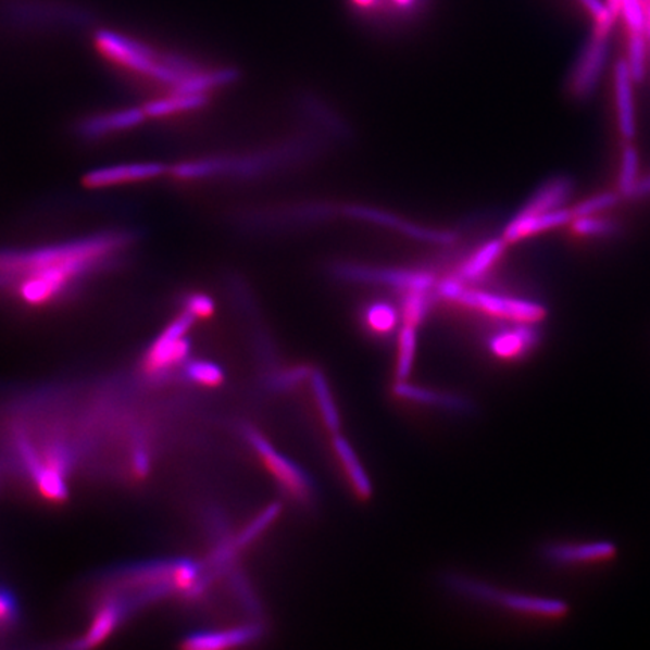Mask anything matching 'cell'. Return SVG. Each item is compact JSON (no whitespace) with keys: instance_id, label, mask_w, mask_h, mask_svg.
<instances>
[{"instance_id":"cell-9","label":"cell","mask_w":650,"mask_h":650,"mask_svg":"<svg viewBox=\"0 0 650 650\" xmlns=\"http://www.w3.org/2000/svg\"><path fill=\"white\" fill-rule=\"evenodd\" d=\"M610 58V37H592L583 47L570 76L567 91L578 101L589 100L597 92Z\"/></svg>"},{"instance_id":"cell-35","label":"cell","mask_w":650,"mask_h":650,"mask_svg":"<svg viewBox=\"0 0 650 650\" xmlns=\"http://www.w3.org/2000/svg\"><path fill=\"white\" fill-rule=\"evenodd\" d=\"M214 311V300L205 293H191L184 304V312L189 313L195 320L210 318Z\"/></svg>"},{"instance_id":"cell-7","label":"cell","mask_w":650,"mask_h":650,"mask_svg":"<svg viewBox=\"0 0 650 650\" xmlns=\"http://www.w3.org/2000/svg\"><path fill=\"white\" fill-rule=\"evenodd\" d=\"M195 321L193 316L184 312L160 333L145 354L143 366L148 374H164L187 359L191 347L189 332Z\"/></svg>"},{"instance_id":"cell-30","label":"cell","mask_w":650,"mask_h":650,"mask_svg":"<svg viewBox=\"0 0 650 650\" xmlns=\"http://www.w3.org/2000/svg\"><path fill=\"white\" fill-rule=\"evenodd\" d=\"M622 195L617 190H607L602 193L590 196L585 201L578 202L574 207L573 213L575 217H585V215H599L616 209L622 201Z\"/></svg>"},{"instance_id":"cell-3","label":"cell","mask_w":650,"mask_h":650,"mask_svg":"<svg viewBox=\"0 0 650 650\" xmlns=\"http://www.w3.org/2000/svg\"><path fill=\"white\" fill-rule=\"evenodd\" d=\"M437 291L442 299L458 301L464 307L514 324H539L547 316V309L536 301L476 291V289L465 288L460 279L442 282Z\"/></svg>"},{"instance_id":"cell-13","label":"cell","mask_w":650,"mask_h":650,"mask_svg":"<svg viewBox=\"0 0 650 650\" xmlns=\"http://www.w3.org/2000/svg\"><path fill=\"white\" fill-rule=\"evenodd\" d=\"M343 215L359 221L375 223V225L387 226V228L397 229L403 235L416 238V240L434 242V245H448L455 240V235L441 233V230L423 229L413 223L402 221L397 215L384 213L366 207H348L342 210Z\"/></svg>"},{"instance_id":"cell-40","label":"cell","mask_w":650,"mask_h":650,"mask_svg":"<svg viewBox=\"0 0 650 650\" xmlns=\"http://www.w3.org/2000/svg\"><path fill=\"white\" fill-rule=\"evenodd\" d=\"M646 18H648V37H650V0L645 2Z\"/></svg>"},{"instance_id":"cell-24","label":"cell","mask_w":650,"mask_h":650,"mask_svg":"<svg viewBox=\"0 0 650 650\" xmlns=\"http://www.w3.org/2000/svg\"><path fill=\"white\" fill-rule=\"evenodd\" d=\"M507 245L508 242L504 241L503 238L487 242L484 248L477 250V252L473 254L467 262H465L464 267L461 268V277H458V279H479L482 274L488 272V270L496 264L497 260H499L501 257V253L504 252Z\"/></svg>"},{"instance_id":"cell-8","label":"cell","mask_w":650,"mask_h":650,"mask_svg":"<svg viewBox=\"0 0 650 650\" xmlns=\"http://www.w3.org/2000/svg\"><path fill=\"white\" fill-rule=\"evenodd\" d=\"M245 436L257 455L260 457L262 464L279 480L282 487L299 500H308L312 496L313 484L311 477L296 462L282 455L279 450L274 449L272 442L262 437L257 429L246 428Z\"/></svg>"},{"instance_id":"cell-25","label":"cell","mask_w":650,"mask_h":650,"mask_svg":"<svg viewBox=\"0 0 650 650\" xmlns=\"http://www.w3.org/2000/svg\"><path fill=\"white\" fill-rule=\"evenodd\" d=\"M311 384L313 393H315L316 403L321 416H323L325 428L330 430L333 436L339 433L340 417L336 403L333 401L330 387H328L327 379H325L323 372L313 370L311 374Z\"/></svg>"},{"instance_id":"cell-16","label":"cell","mask_w":650,"mask_h":650,"mask_svg":"<svg viewBox=\"0 0 650 650\" xmlns=\"http://www.w3.org/2000/svg\"><path fill=\"white\" fill-rule=\"evenodd\" d=\"M147 120L148 116L143 108H128L88 117L82 123L80 133L86 139H101V137L115 135V133L132 130Z\"/></svg>"},{"instance_id":"cell-20","label":"cell","mask_w":650,"mask_h":650,"mask_svg":"<svg viewBox=\"0 0 650 650\" xmlns=\"http://www.w3.org/2000/svg\"><path fill=\"white\" fill-rule=\"evenodd\" d=\"M260 626H241L228 632L198 633L186 638L183 648L190 650H218L252 643L261 637Z\"/></svg>"},{"instance_id":"cell-19","label":"cell","mask_w":650,"mask_h":650,"mask_svg":"<svg viewBox=\"0 0 650 650\" xmlns=\"http://www.w3.org/2000/svg\"><path fill=\"white\" fill-rule=\"evenodd\" d=\"M575 191V183L570 176H554L553 179L543 184L527 205L520 211L521 214H540L550 213L560 209H565Z\"/></svg>"},{"instance_id":"cell-29","label":"cell","mask_w":650,"mask_h":650,"mask_svg":"<svg viewBox=\"0 0 650 650\" xmlns=\"http://www.w3.org/2000/svg\"><path fill=\"white\" fill-rule=\"evenodd\" d=\"M628 62L629 72L636 84H641L646 77V61H648V35L628 33Z\"/></svg>"},{"instance_id":"cell-23","label":"cell","mask_w":650,"mask_h":650,"mask_svg":"<svg viewBox=\"0 0 650 650\" xmlns=\"http://www.w3.org/2000/svg\"><path fill=\"white\" fill-rule=\"evenodd\" d=\"M121 616H123V610H121L117 602H105L93 617L91 628L82 638L80 648H96V646L103 643L105 638L115 632Z\"/></svg>"},{"instance_id":"cell-28","label":"cell","mask_w":650,"mask_h":650,"mask_svg":"<svg viewBox=\"0 0 650 650\" xmlns=\"http://www.w3.org/2000/svg\"><path fill=\"white\" fill-rule=\"evenodd\" d=\"M416 327L403 324L402 330L399 333L398 382L409 379L411 370H413L414 358H416Z\"/></svg>"},{"instance_id":"cell-18","label":"cell","mask_w":650,"mask_h":650,"mask_svg":"<svg viewBox=\"0 0 650 650\" xmlns=\"http://www.w3.org/2000/svg\"><path fill=\"white\" fill-rule=\"evenodd\" d=\"M209 93L201 92H166L162 97L148 101L142 108L148 120H163V117L201 111L209 104Z\"/></svg>"},{"instance_id":"cell-38","label":"cell","mask_w":650,"mask_h":650,"mask_svg":"<svg viewBox=\"0 0 650 650\" xmlns=\"http://www.w3.org/2000/svg\"><path fill=\"white\" fill-rule=\"evenodd\" d=\"M312 371L308 367H296V370L284 372L279 379H276V384L284 387L293 386V384L301 383L303 379L311 378Z\"/></svg>"},{"instance_id":"cell-39","label":"cell","mask_w":650,"mask_h":650,"mask_svg":"<svg viewBox=\"0 0 650 650\" xmlns=\"http://www.w3.org/2000/svg\"><path fill=\"white\" fill-rule=\"evenodd\" d=\"M650 196V174L640 176L636 189H634L632 199L629 201H637V199L649 198Z\"/></svg>"},{"instance_id":"cell-26","label":"cell","mask_w":650,"mask_h":650,"mask_svg":"<svg viewBox=\"0 0 650 650\" xmlns=\"http://www.w3.org/2000/svg\"><path fill=\"white\" fill-rule=\"evenodd\" d=\"M640 179V154L632 142L626 143L622 150L621 170H618L617 191L624 199H632Z\"/></svg>"},{"instance_id":"cell-12","label":"cell","mask_w":650,"mask_h":650,"mask_svg":"<svg viewBox=\"0 0 650 650\" xmlns=\"http://www.w3.org/2000/svg\"><path fill=\"white\" fill-rule=\"evenodd\" d=\"M634 78L626 58L614 65V93H616L617 127L625 143L633 142L637 133L636 104H634Z\"/></svg>"},{"instance_id":"cell-4","label":"cell","mask_w":650,"mask_h":650,"mask_svg":"<svg viewBox=\"0 0 650 650\" xmlns=\"http://www.w3.org/2000/svg\"><path fill=\"white\" fill-rule=\"evenodd\" d=\"M15 449L27 473L33 477L39 495L53 503L64 501L68 497L66 473L72 464V455L65 446L53 445L38 452L26 437H18L15 440Z\"/></svg>"},{"instance_id":"cell-15","label":"cell","mask_w":650,"mask_h":650,"mask_svg":"<svg viewBox=\"0 0 650 650\" xmlns=\"http://www.w3.org/2000/svg\"><path fill=\"white\" fill-rule=\"evenodd\" d=\"M550 562L558 565H578V563H601L616 558L617 547L610 540H595L587 543H562L550 546L543 551Z\"/></svg>"},{"instance_id":"cell-36","label":"cell","mask_w":650,"mask_h":650,"mask_svg":"<svg viewBox=\"0 0 650 650\" xmlns=\"http://www.w3.org/2000/svg\"><path fill=\"white\" fill-rule=\"evenodd\" d=\"M383 2L389 3L390 7H393L401 14H409L414 8L421 5L422 0H351L352 5L358 7L362 11L375 10Z\"/></svg>"},{"instance_id":"cell-27","label":"cell","mask_w":650,"mask_h":650,"mask_svg":"<svg viewBox=\"0 0 650 650\" xmlns=\"http://www.w3.org/2000/svg\"><path fill=\"white\" fill-rule=\"evenodd\" d=\"M571 228H573V233L578 235V237L586 238L613 237V235H616L621 230V226H618L616 221L610 217H602L601 214L574 217V221L571 222Z\"/></svg>"},{"instance_id":"cell-10","label":"cell","mask_w":650,"mask_h":650,"mask_svg":"<svg viewBox=\"0 0 650 650\" xmlns=\"http://www.w3.org/2000/svg\"><path fill=\"white\" fill-rule=\"evenodd\" d=\"M336 276L351 282L364 284H383L403 289V291L429 292L436 287V279L430 274L418 272H403V270H382L359 267V265H339L335 270Z\"/></svg>"},{"instance_id":"cell-32","label":"cell","mask_w":650,"mask_h":650,"mask_svg":"<svg viewBox=\"0 0 650 650\" xmlns=\"http://www.w3.org/2000/svg\"><path fill=\"white\" fill-rule=\"evenodd\" d=\"M186 374L191 382L205 387L221 386L225 379V374L218 364L203 362V360H196V362L187 364Z\"/></svg>"},{"instance_id":"cell-5","label":"cell","mask_w":650,"mask_h":650,"mask_svg":"<svg viewBox=\"0 0 650 650\" xmlns=\"http://www.w3.org/2000/svg\"><path fill=\"white\" fill-rule=\"evenodd\" d=\"M303 143H296V147L284 148L280 151L268 152V154L240 157V159H203L193 160V162H183L170 167V175L175 179H202L211 178V176L218 175H254L258 172L268 170V167L276 166L284 162V160L291 159V155L303 154Z\"/></svg>"},{"instance_id":"cell-2","label":"cell","mask_w":650,"mask_h":650,"mask_svg":"<svg viewBox=\"0 0 650 650\" xmlns=\"http://www.w3.org/2000/svg\"><path fill=\"white\" fill-rule=\"evenodd\" d=\"M96 46L101 57L117 68L160 86L166 92H201L210 96L215 89L233 84L237 78L233 70L201 68L111 30L97 34Z\"/></svg>"},{"instance_id":"cell-31","label":"cell","mask_w":650,"mask_h":650,"mask_svg":"<svg viewBox=\"0 0 650 650\" xmlns=\"http://www.w3.org/2000/svg\"><path fill=\"white\" fill-rule=\"evenodd\" d=\"M583 8L592 15L595 35L599 37H610L614 26H616L617 17L610 13L609 7L602 0H578Z\"/></svg>"},{"instance_id":"cell-33","label":"cell","mask_w":650,"mask_h":650,"mask_svg":"<svg viewBox=\"0 0 650 650\" xmlns=\"http://www.w3.org/2000/svg\"><path fill=\"white\" fill-rule=\"evenodd\" d=\"M429 297L428 292L410 291L407 293L405 301H403L402 318L403 324L417 325L422 324L428 313Z\"/></svg>"},{"instance_id":"cell-11","label":"cell","mask_w":650,"mask_h":650,"mask_svg":"<svg viewBox=\"0 0 650 650\" xmlns=\"http://www.w3.org/2000/svg\"><path fill=\"white\" fill-rule=\"evenodd\" d=\"M166 174H170V167L162 163L116 164V166L88 172L84 184L89 189H105V187L124 186V184L151 182Z\"/></svg>"},{"instance_id":"cell-14","label":"cell","mask_w":650,"mask_h":650,"mask_svg":"<svg viewBox=\"0 0 650 650\" xmlns=\"http://www.w3.org/2000/svg\"><path fill=\"white\" fill-rule=\"evenodd\" d=\"M573 209H560L550 213L540 214H516L504 229L503 240L516 242L526 240L528 237L547 233V230L563 228L574 221Z\"/></svg>"},{"instance_id":"cell-37","label":"cell","mask_w":650,"mask_h":650,"mask_svg":"<svg viewBox=\"0 0 650 650\" xmlns=\"http://www.w3.org/2000/svg\"><path fill=\"white\" fill-rule=\"evenodd\" d=\"M17 616V602L13 593L0 589V625L10 624Z\"/></svg>"},{"instance_id":"cell-17","label":"cell","mask_w":650,"mask_h":650,"mask_svg":"<svg viewBox=\"0 0 650 650\" xmlns=\"http://www.w3.org/2000/svg\"><path fill=\"white\" fill-rule=\"evenodd\" d=\"M536 324H515L514 327L492 336L489 350L496 358L514 360L523 358L528 351L534 350L539 342V333Z\"/></svg>"},{"instance_id":"cell-21","label":"cell","mask_w":650,"mask_h":650,"mask_svg":"<svg viewBox=\"0 0 650 650\" xmlns=\"http://www.w3.org/2000/svg\"><path fill=\"white\" fill-rule=\"evenodd\" d=\"M333 448L338 453L340 462H342L345 472L350 477L352 488L358 492L360 499L367 500L372 496V484L370 476L364 472L363 465L360 464L354 449L351 448L350 442L345 440L342 436L335 434L333 437Z\"/></svg>"},{"instance_id":"cell-1","label":"cell","mask_w":650,"mask_h":650,"mask_svg":"<svg viewBox=\"0 0 650 650\" xmlns=\"http://www.w3.org/2000/svg\"><path fill=\"white\" fill-rule=\"evenodd\" d=\"M130 241L128 234L103 233L46 248L0 252V287L14 288L29 307L52 303L78 280L111 264Z\"/></svg>"},{"instance_id":"cell-22","label":"cell","mask_w":650,"mask_h":650,"mask_svg":"<svg viewBox=\"0 0 650 650\" xmlns=\"http://www.w3.org/2000/svg\"><path fill=\"white\" fill-rule=\"evenodd\" d=\"M393 391L399 398L425 403V405H436L440 407V409L453 411H468L470 409V403L460 397H455V395L423 389V387L413 386V384L407 382H398Z\"/></svg>"},{"instance_id":"cell-6","label":"cell","mask_w":650,"mask_h":650,"mask_svg":"<svg viewBox=\"0 0 650 650\" xmlns=\"http://www.w3.org/2000/svg\"><path fill=\"white\" fill-rule=\"evenodd\" d=\"M452 589L467 595V597L491 602V604L503 607L511 612L534 614V616L559 618L565 617L570 607L560 599L527 597V595L504 593L485 583L473 582V579L453 577L449 579Z\"/></svg>"},{"instance_id":"cell-34","label":"cell","mask_w":650,"mask_h":650,"mask_svg":"<svg viewBox=\"0 0 650 650\" xmlns=\"http://www.w3.org/2000/svg\"><path fill=\"white\" fill-rule=\"evenodd\" d=\"M367 325L377 333H389L398 325L399 316L390 304L375 303L366 312Z\"/></svg>"}]
</instances>
